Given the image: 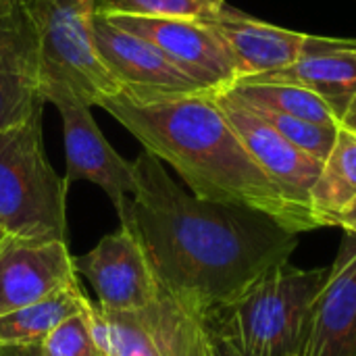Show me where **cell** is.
<instances>
[{
  "mask_svg": "<svg viewBox=\"0 0 356 356\" xmlns=\"http://www.w3.org/2000/svg\"><path fill=\"white\" fill-rule=\"evenodd\" d=\"M134 175L119 221L134 229L159 286L202 321L288 263L298 246V234L263 213L186 192L146 150Z\"/></svg>",
  "mask_w": 356,
  "mask_h": 356,
  "instance_id": "1",
  "label": "cell"
},
{
  "mask_svg": "<svg viewBox=\"0 0 356 356\" xmlns=\"http://www.w3.org/2000/svg\"><path fill=\"white\" fill-rule=\"evenodd\" d=\"M100 108L119 121L146 152L167 163L196 198L263 213L294 234L321 227L309 204L286 196L254 163L213 94L148 102L119 96Z\"/></svg>",
  "mask_w": 356,
  "mask_h": 356,
  "instance_id": "2",
  "label": "cell"
},
{
  "mask_svg": "<svg viewBox=\"0 0 356 356\" xmlns=\"http://www.w3.org/2000/svg\"><path fill=\"white\" fill-rule=\"evenodd\" d=\"M327 273L330 269H298L288 261L215 311L204 325L242 356H296Z\"/></svg>",
  "mask_w": 356,
  "mask_h": 356,
  "instance_id": "3",
  "label": "cell"
},
{
  "mask_svg": "<svg viewBox=\"0 0 356 356\" xmlns=\"http://www.w3.org/2000/svg\"><path fill=\"white\" fill-rule=\"evenodd\" d=\"M23 10L33 33L44 100L65 92L102 106L123 96L96 48L98 0H27Z\"/></svg>",
  "mask_w": 356,
  "mask_h": 356,
  "instance_id": "4",
  "label": "cell"
},
{
  "mask_svg": "<svg viewBox=\"0 0 356 356\" xmlns=\"http://www.w3.org/2000/svg\"><path fill=\"white\" fill-rule=\"evenodd\" d=\"M69 184L50 165L42 113L0 131V232L33 242H67Z\"/></svg>",
  "mask_w": 356,
  "mask_h": 356,
  "instance_id": "5",
  "label": "cell"
},
{
  "mask_svg": "<svg viewBox=\"0 0 356 356\" xmlns=\"http://www.w3.org/2000/svg\"><path fill=\"white\" fill-rule=\"evenodd\" d=\"M90 325L108 356H211L204 321L161 286L154 300L134 313H111L92 302Z\"/></svg>",
  "mask_w": 356,
  "mask_h": 356,
  "instance_id": "6",
  "label": "cell"
},
{
  "mask_svg": "<svg viewBox=\"0 0 356 356\" xmlns=\"http://www.w3.org/2000/svg\"><path fill=\"white\" fill-rule=\"evenodd\" d=\"M100 13V10H98ZM113 25L154 44L200 90L221 94L240 79L238 65L221 35L202 19L100 13Z\"/></svg>",
  "mask_w": 356,
  "mask_h": 356,
  "instance_id": "7",
  "label": "cell"
},
{
  "mask_svg": "<svg viewBox=\"0 0 356 356\" xmlns=\"http://www.w3.org/2000/svg\"><path fill=\"white\" fill-rule=\"evenodd\" d=\"M63 121L65 179L98 186L119 211L136 190L134 161H125L104 138L94 121L92 106L71 94L58 92L46 98Z\"/></svg>",
  "mask_w": 356,
  "mask_h": 356,
  "instance_id": "8",
  "label": "cell"
},
{
  "mask_svg": "<svg viewBox=\"0 0 356 356\" xmlns=\"http://www.w3.org/2000/svg\"><path fill=\"white\" fill-rule=\"evenodd\" d=\"M96 48L119 81L123 96L136 102L200 94V90L179 67H175L154 44L113 25L96 10ZM209 94V92H207Z\"/></svg>",
  "mask_w": 356,
  "mask_h": 356,
  "instance_id": "9",
  "label": "cell"
},
{
  "mask_svg": "<svg viewBox=\"0 0 356 356\" xmlns=\"http://www.w3.org/2000/svg\"><path fill=\"white\" fill-rule=\"evenodd\" d=\"M81 273L98 296V307L111 313H134L148 307L159 282L148 265L140 240L127 223L106 234L86 254L75 259Z\"/></svg>",
  "mask_w": 356,
  "mask_h": 356,
  "instance_id": "10",
  "label": "cell"
},
{
  "mask_svg": "<svg viewBox=\"0 0 356 356\" xmlns=\"http://www.w3.org/2000/svg\"><path fill=\"white\" fill-rule=\"evenodd\" d=\"M213 98L265 175L286 196L311 207L309 194L321 173L323 163L280 136L263 117H259L232 92L213 94Z\"/></svg>",
  "mask_w": 356,
  "mask_h": 356,
  "instance_id": "11",
  "label": "cell"
},
{
  "mask_svg": "<svg viewBox=\"0 0 356 356\" xmlns=\"http://www.w3.org/2000/svg\"><path fill=\"white\" fill-rule=\"evenodd\" d=\"M77 282L69 242H0V315L52 296Z\"/></svg>",
  "mask_w": 356,
  "mask_h": 356,
  "instance_id": "12",
  "label": "cell"
},
{
  "mask_svg": "<svg viewBox=\"0 0 356 356\" xmlns=\"http://www.w3.org/2000/svg\"><path fill=\"white\" fill-rule=\"evenodd\" d=\"M296 356H356V236L348 234L330 267Z\"/></svg>",
  "mask_w": 356,
  "mask_h": 356,
  "instance_id": "13",
  "label": "cell"
},
{
  "mask_svg": "<svg viewBox=\"0 0 356 356\" xmlns=\"http://www.w3.org/2000/svg\"><path fill=\"white\" fill-rule=\"evenodd\" d=\"M202 21H207L229 48L240 79L290 67L298 58L307 38V33L254 19L227 2L202 17Z\"/></svg>",
  "mask_w": 356,
  "mask_h": 356,
  "instance_id": "14",
  "label": "cell"
},
{
  "mask_svg": "<svg viewBox=\"0 0 356 356\" xmlns=\"http://www.w3.org/2000/svg\"><path fill=\"white\" fill-rule=\"evenodd\" d=\"M246 79L282 81L307 88L323 98L340 121L356 96V40L307 33L300 54L290 67Z\"/></svg>",
  "mask_w": 356,
  "mask_h": 356,
  "instance_id": "15",
  "label": "cell"
},
{
  "mask_svg": "<svg viewBox=\"0 0 356 356\" xmlns=\"http://www.w3.org/2000/svg\"><path fill=\"white\" fill-rule=\"evenodd\" d=\"M33 33L25 10L0 19V131L44 111Z\"/></svg>",
  "mask_w": 356,
  "mask_h": 356,
  "instance_id": "16",
  "label": "cell"
},
{
  "mask_svg": "<svg viewBox=\"0 0 356 356\" xmlns=\"http://www.w3.org/2000/svg\"><path fill=\"white\" fill-rule=\"evenodd\" d=\"M90 307L92 300L81 286L75 284L44 300L0 315V348L40 346L65 319L86 313Z\"/></svg>",
  "mask_w": 356,
  "mask_h": 356,
  "instance_id": "17",
  "label": "cell"
},
{
  "mask_svg": "<svg viewBox=\"0 0 356 356\" xmlns=\"http://www.w3.org/2000/svg\"><path fill=\"white\" fill-rule=\"evenodd\" d=\"M356 198V136L340 127L334 148L309 194L321 227H334V217Z\"/></svg>",
  "mask_w": 356,
  "mask_h": 356,
  "instance_id": "18",
  "label": "cell"
},
{
  "mask_svg": "<svg viewBox=\"0 0 356 356\" xmlns=\"http://www.w3.org/2000/svg\"><path fill=\"white\" fill-rule=\"evenodd\" d=\"M242 102L259 111H271L282 115H292L321 125H340L336 113L330 104L313 94L307 88L282 81H259V79H240L232 90Z\"/></svg>",
  "mask_w": 356,
  "mask_h": 356,
  "instance_id": "19",
  "label": "cell"
},
{
  "mask_svg": "<svg viewBox=\"0 0 356 356\" xmlns=\"http://www.w3.org/2000/svg\"><path fill=\"white\" fill-rule=\"evenodd\" d=\"M252 111L259 117H263L280 136H284L296 148L305 150L307 154L315 156L321 163L327 159V154L334 148V142H336L340 125H321V123H313V121L298 119V117H292V115L259 111V108H252Z\"/></svg>",
  "mask_w": 356,
  "mask_h": 356,
  "instance_id": "20",
  "label": "cell"
},
{
  "mask_svg": "<svg viewBox=\"0 0 356 356\" xmlns=\"http://www.w3.org/2000/svg\"><path fill=\"white\" fill-rule=\"evenodd\" d=\"M225 0H98L100 13H123L144 17L202 19L217 10Z\"/></svg>",
  "mask_w": 356,
  "mask_h": 356,
  "instance_id": "21",
  "label": "cell"
},
{
  "mask_svg": "<svg viewBox=\"0 0 356 356\" xmlns=\"http://www.w3.org/2000/svg\"><path fill=\"white\" fill-rule=\"evenodd\" d=\"M42 356H108L96 342L90 325V309L65 319L40 344Z\"/></svg>",
  "mask_w": 356,
  "mask_h": 356,
  "instance_id": "22",
  "label": "cell"
},
{
  "mask_svg": "<svg viewBox=\"0 0 356 356\" xmlns=\"http://www.w3.org/2000/svg\"><path fill=\"white\" fill-rule=\"evenodd\" d=\"M334 225L336 227H342L346 234L350 236H356V198L344 209L340 211L336 217H334Z\"/></svg>",
  "mask_w": 356,
  "mask_h": 356,
  "instance_id": "23",
  "label": "cell"
},
{
  "mask_svg": "<svg viewBox=\"0 0 356 356\" xmlns=\"http://www.w3.org/2000/svg\"><path fill=\"white\" fill-rule=\"evenodd\" d=\"M209 342H211V356H242L227 340H223V338H219V336H215L211 332H209Z\"/></svg>",
  "mask_w": 356,
  "mask_h": 356,
  "instance_id": "24",
  "label": "cell"
},
{
  "mask_svg": "<svg viewBox=\"0 0 356 356\" xmlns=\"http://www.w3.org/2000/svg\"><path fill=\"white\" fill-rule=\"evenodd\" d=\"M340 127H344V129L353 131V134L356 136V96L350 100V104L346 106L344 115L340 117Z\"/></svg>",
  "mask_w": 356,
  "mask_h": 356,
  "instance_id": "25",
  "label": "cell"
},
{
  "mask_svg": "<svg viewBox=\"0 0 356 356\" xmlns=\"http://www.w3.org/2000/svg\"><path fill=\"white\" fill-rule=\"evenodd\" d=\"M25 2L27 0H0V19L21 13L25 8Z\"/></svg>",
  "mask_w": 356,
  "mask_h": 356,
  "instance_id": "26",
  "label": "cell"
},
{
  "mask_svg": "<svg viewBox=\"0 0 356 356\" xmlns=\"http://www.w3.org/2000/svg\"><path fill=\"white\" fill-rule=\"evenodd\" d=\"M0 356H42L40 346H21V348H0Z\"/></svg>",
  "mask_w": 356,
  "mask_h": 356,
  "instance_id": "27",
  "label": "cell"
},
{
  "mask_svg": "<svg viewBox=\"0 0 356 356\" xmlns=\"http://www.w3.org/2000/svg\"><path fill=\"white\" fill-rule=\"evenodd\" d=\"M4 238H6V236H4V234H2V232H0V242H2V240H4Z\"/></svg>",
  "mask_w": 356,
  "mask_h": 356,
  "instance_id": "28",
  "label": "cell"
}]
</instances>
